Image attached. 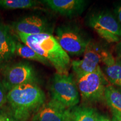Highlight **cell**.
<instances>
[{"instance_id": "obj_1", "label": "cell", "mask_w": 121, "mask_h": 121, "mask_svg": "<svg viewBox=\"0 0 121 121\" xmlns=\"http://www.w3.org/2000/svg\"><path fill=\"white\" fill-rule=\"evenodd\" d=\"M24 44L45 58L56 70V73L69 74L71 62L69 54L63 50L54 36L51 34L28 35L17 33Z\"/></svg>"}, {"instance_id": "obj_2", "label": "cell", "mask_w": 121, "mask_h": 121, "mask_svg": "<svg viewBox=\"0 0 121 121\" xmlns=\"http://www.w3.org/2000/svg\"><path fill=\"white\" fill-rule=\"evenodd\" d=\"M7 102L13 116L19 121H28L45 102V95L36 83L18 86L7 92Z\"/></svg>"}, {"instance_id": "obj_3", "label": "cell", "mask_w": 121, "mask_h": 121, "mask_svg": "<svg viewBox=\"0 0 121 121\" xmlns=\"http://www.w3.org/2000/svg\"><path fill=\"white\" fill-rule=\"evenodd\" d=\"M54 37L68 54L80 56L91 42L90 38L76 24H66L57 27Z\"/></svg>"}, {"instance_id": "obj_4", "label": "cell", "mask_w": 121, "mask_h": 121, "mask_svg": "<svg viewBox=\"0 0 121 121\" xmlns=\"http://www.w3.org/2000/svg\"><path fill=\"white\" fill-rule=\"evenodd\" d=\"M52 99L67 108L76 107L80 102V93L72 75L56 73L50 85Z\"/></svg>"}, {"instance_id": "obj_5", "label": "cell", "mask_w": 121, "mask_h": 121, "mask_svg": "<svg viewBox=\"0 0 121 121\" xmlns=\"http://www.w3.org/2000/svg\"><path fill=\"white\" fill-rule=\"evenodd\" d=\"M107 81L100 66L93 72L76 76V84L82 100L95 103L104 100Z\"/></svg>"}, {"instance_id": "obj_6", "label": "cell", "mask_w": 121, "mask_h": 121, "mask_svg": "<svg viewBox=\"0 0 121 121\" xmlns=\"http://www.w3.org/2000/svg\"><path fill=\"white\" fill-rule=\"evenodd\" d=\"M87 25L108 43L121 41V26L109 11L103 10L91 13L87 19Z\"/></svg>"}, {"instance_id": "obj_7", "label": "cell", "mask_w": 121, "mask_h": 121, "mask_svg": "<svg viewBox=\"0 0 121 121\" xmlns=\"http://www.w3.org/2000/svg\"><path fill=\"white\" fill-rule=\"evenodd\" d=\"M35 70L28 62H20L9 65L2 72L3 85L7 91L14 87L28 84L38 82Z\"/></svg>"}, {"instance_id": "obj_8", "label": "cell", "mask_w": 121, "mask_h": 121, "mask_svg": "<svg viewBox=\"0 0 121 121\" xmlns=\"http://www.w3.org/2000/svg\"><path fill=\"white\" fill-rule=\"evenodd\" d=\"M104 50L91 42L83 54L82 59L71 62V67L76 76L95 71L102 62Z\"/></svg>"}, {"instance_id": "obj_9", "label": "cell", "mask_w": 121, "mask_h": 121, "mask_svg": "<svg viewBox=\"0 0 121 121\" xmlns=\"http://www.w3.org/2000/svg\"><path fill=\"white\" fill-rule=\"evenodd\" d=\"M13 29L17 33L28 35L39 34H52L53 25L47 18L39 15L25 16L13 22Z\"/></svg>"}, {"instance_id": "obj_10", "label": "cell", "mask_w": 121, "mask_h": 121, "mask_svg": "<svg viewBox=\"0 0 121 121\" xmlns=\"http://www.w3.org/2000/svg\"><path fill=\"white\" fill-rule=\"evenodd\" d=\"M70 110L51 99L34 113L31 121H67Z\"/></svg>"}, {"instance_id": "obj_11", "label": "cell", "mask_w": 121, "mask_h": 121, "mask_svg": "<svg viewBox=\"0 0 121 121\" xmlns=\"http://www.w3.org/2000/svg\"><path fill=\"white\" fill-rule=\"evenodd\" d=\"M40 2L55 13L68 18L81 15L87 4L84 0H43Z\"/></svg>"}, {"instance_id": "obj_12", "label": "cell", "mask_w": 121, "mask_h": 121, "mask_svg": "<svg viewBox=\"0 0 121 121\" xmlns=\"http://www.w3.org/2000/svg\"><path fill=\"white\" fill-rule=\"evenodd\" d=\"M16 43L9 26L0 20V70L10 65L16 54Z\"/></svg>"}, {"instance_id": "obj_13", "label": "cell", "mask_w": 121, "mask_h": 121, "mask_svg": "<svg viewBox=\"0 0 121 121\" xmlns=\"http://www.w3.org/2000/svg\"><path fill=\"white\" fill-rule=\"evenodd\" d=\"M102 63L104 73L113 86L121 89V58L115 57L110 52L104 51Z\"/></svg>"}, {"instance_id": "obj_14", "label": "cell", "mask_w": 121, "mask_h": 121, "mask_svg": "<svg viewBox=\"0 0 121 121\" xmlns=\"http://www.w3.org/2000/svg\"><path fill=\"white\" fill-rule=\"evenodd\" d=\"M104 100L112 113L121 116V90L108 84L104 92Z\"/></svg>"}, {"instance_id": "obj_15", "label": "cell", "mask_w": 121, "mask_h": 121, "mask_svg": "<svg viewBox=\"0 0 121 121\" xmlns=\"http://www.w3.org/2000/svg\"><path fill=\"white\" fill-rule=\"evenodd\" d=\"M98 113L88 107H75L71 108L67 121H96Z\"/></svg>"}, {"instance_id": "obj_16", "label": "cell", "mask_w": 121, "mask_h": 121, "mask_svg": "<svg viewBox=\"0 0 121 121\" xmlns=\"http://www.w3.org/2000/svg\"><path fill=\"white\" fill-rule=\"evenodd\" d=\"M16 54L19 56L25 59H28L30 60H34L39 62L43 63L45 65L51 66V64L44 58L37 53L33 49L28 47V45L17 42L16 45Z\"/></svg>"}, {"instance_id": "obj_17", "label": "cell", "mask_w": 121, "mask_h": 121, "mask_svg": "<svg viewBox=\"0 0 121 121\" xmlns=\"http://www.w3.org/2000/svg\"><path fill=\"white\" fill-rule=\"evenodd\" d=\"M35 0H0V8L3 9H30L39 5Z\"/></svg>"}, {"instance_id": "obj_18", "label": "cell", "mask_w": 121, "mask_h": 121, "mask_svg": "<svg viewBox=\"0 0 121 121\" xmlns=\"http://www.w3.org/2000/svg\"><path fill=\"white\" fill-rule=\"evenodd\" d=\"M7 92L1 80H0V107H2L7 102Z\"/></svg>"}, {"instance_id": "obj_19", "label": "cell", "mask_w": 121, "mask_h": 121, "mask_svg": "<svg viewBox=\"0 0 121 121\" xmlns=\"http://www.w3.org/2000/svg\"><path fill=\"white\" fill-rule=\"evenodd\" d=\"M114 16L121 26V2L117 4L114 9Z\"/></svg>"}, {"instance_id": "obj_20", "label": "cell", "mask_w": 121, "mask_h": 121, "mask_svg": "<svg viewBox=\"0 0 121 121\" xmlns=\"http://www.w3.org/2000/svg\"><path fill=\"white\" fill-rule=\"evenodd\" d=\"M96 121H111L108 117H106L103 115H100L98 114L97 116H96Z\"/></svg>"}, {"instance_id": "obj_21", "label": "cell", "mask_w": 121, "mask_h": 121, "mask_svg": "<svg viewBox=\"0 0 121 121\" xmlns=\"http://www.w3.org/2000/svg\"><path fill=\"white\" fill-rule=\"evenodd\" d=\"M116 52L117 54V57L121 58V41L117 43L116 46Z\"/></svg>"}, {"instance_id": "obj_22", "label": "cell", "mask_w": 121, "mask_h": 121, "mask_svg": "<svg viewBox=\"0 0 121 121\" xmlns=\"http://www.w3.org/2000/svg\"><path fill=\"white\" fill-rule=\"evenodd\" d=\"M3 116H4V121H19L15 119L13 116H9L6 114H2Z\"/></svg>"}, {"instance_id": "obj_23", "label": "cell", "mask_w": 121, "mask_h": 121, "mask_svg": "<svg viewBox=\"0 0 121 121\" xmlns=\"http://www.w3.org/2000/svg\"><path fill=\"white\" fill-rule=\"evenodd\" d=\"M112 121H121V116L113 113V118Z\"/></svg>"}, {"instance_id": "obj_24", "label": "cell", "mask_w": 121, "mask_h": 121, "mask_svg": "<svg viewBox=\"0 0 121 121\" xmlns=\"http://www.w3.org/2000/svg\"><path fill=\"white\" fill-rule=\"evenodd\" d=\"M0 121H4V116H3V114H0Z\"/></svg>"}]
</instances>
